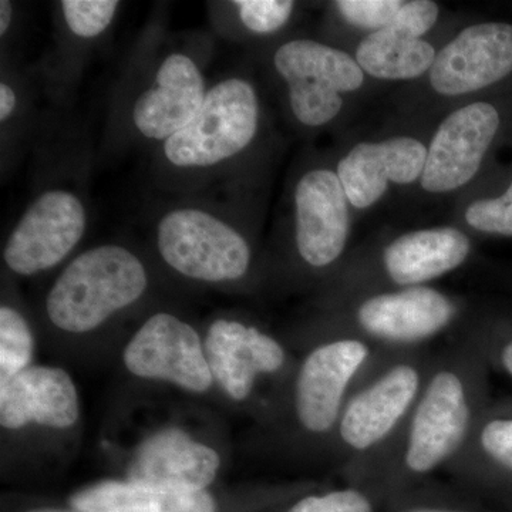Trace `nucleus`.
Returning <instances> with one entry per match:
<instances>
[{"label": "nucleus", "instance_id": "1", "mask_svg": "<svg viewBox=\"0 0 512 512\" xmlns=\"http://www.w3.org/2000/svg\"><path fill=\"white\" fill-rule=\"evenodd\" d=\"M485 412V357L471 336L437 353L412 413L389 447L349 483L403 493L457 457Z\"/></svg>", "mask_w": 512, "mask_h": 512}, {"label": "nucleus", "instance_id": "2", "mask_svg": "<svg viewBox=\"0 0 512 512\" xmlns=\"http://www.w3.org/2000/svg\"><path fill=\"white\" fill-rule=\"evenodd\" d=\"M436 355L427 346L375 349L350 389L332 444L349 481L396 439Z\"/></svg>", "mask_w": 512, "mask_h": 512}, {"label": "nucleus", "instance_id": "3", "mask_svg": "<svg viewBox=\"0 0 512 512\" xmlns=\"http://www.w3.org/2000/svg\"><path fill=\"white\" fill-rule=\"evenodd\" d=\"M323 339L355 338L384 349L427 346L463 318L456 296L433 286L366 293L339 302Z\"/></svg>", "mask_w": 512, "mask_h": 512}, {"label": "nucleus", "instance_id": "4", "mask_svg": "<svg viewBox=\"0 0 512 512\" xmlns=\"http://www.w3.org/2000/svg\"><path fill=\"white\" fill-rule=\"evenodd\" d=\"M146 289V268L136 255L119 245H101L77 256L60 274L47 295V315L64 332H90Z\"/></svg>", "mask_w": 512, "mask_h": 512}, {"label": "nucleus", "instance_id": "5", "mask_svg": "<svg viewBox=\"0 0 512 512\" xmlns=\"http://www.w3.org/2000/svg\"><path fill=\"white\" fill-rule=\"evenodd\" d=\"M471 249V239L456 227L404 232L375 254L348 261L336 279V296L342 302L366 293L427 286L466 264Z\"/></svg>", "mask_w": 512, "mask_h": 512}, {"label": "nucleus", "instance_id": "6", "mask_svg": "<svg viewBox=\"0 0 512 512\" xmlns=\"http://www.w3.org/2000/svg\"><path fill=\"white\" fill-rule=\"evenodd\" d=\"M375 349L360 339L330 338L320 340L306 353L293 376L289 406L301 436L332 451L350 389Z\"/></svg>", "mask_w": 512, "mask_h": 512}, {"label": "nucleus", "instance_id": "7", "mask_svg": "<svg viewBox=\"0 0 512 512\" xmlns=\"http://www.w3.org/2000/svg\"><path fill=\"white\" fill-rule=\"evenodd\" d=\"M258 126L254 86L232 77L212 87L195 119L165 141L164 154L177 167H211L245 150Z\"/></svg>", "mask_w": 512, "mask_h": 512}, {"label": "nucleus", "instance_id": "8", "mask_svg": "<svg viewBox=\"0 0 512 512\" xmlns=\"http://www.w3.org/2000/svg\"><path fill=\"white\" fill-rule=\"evenodd\" d=\"M274 66L288 84L293 116L312 128L335 120L345 106L343 94L362 89L366 79L355 57L311 39L284 43L276 50Z\"/></svg>", "mask_w": 512, "mask_h": 512}, {"label": "nucleus", "instance_id": "9", "mask_svg": "<svg viewBox=\"0 0 512 512\" xmlns=\"http://www.w3.org/2000/svg\"><path fill=\"white\" fill-rule=\"evenodd\" d=\"M157 245L171 268L197 281H237L248 274L252 261L251 247L237 229L194 208L164 215Z\"/></svg>", "mask_w": 512, "mask_h": 512}, {"label": "nucleus", "instance_id": "10", "mask_svg": "<svg viewBox=\"0 0 512 512\" xmlns=\"http://www.w3.org/2000/svg\"><path fill=\"white\" fill-rule=\"evenodd\" d=\"M500 126V113L488 101H473L451 111L431 137L420 187L429 194H448L470 184Z\"/></svg>", "mask_w": 512, "mask_h": 512}, {"label": "nucleus", "instance_id": "11", "mask_svg": "<svg viewBox=\"0 0 512 512\" xmlns=\"http://www.w3.org/2000/svg\"><path fill=\"white\" fill-rule=\"evenodd\" d=\"M295 247L313 271H328L342 261L348 248L350 204L338 173L313 168L295 188Z\"/></svg>", "mask_w": 512, "mask_h": 512}, {"label": "nucleus", "instance_id": "12", "mask_svg": "<svg viewBox=\"0 0 512 512\" xmlns=\"http://www.w3.org/2000/svg\"><path fill=\"white\" fill-rule=\"evenodd\" d=\"M123 359L131 375L165 380L190 392H207L214 383L200 336L171 313L151 316L128 342Z\"/></svg>", "mask_w": 512, "mask_h": 512}, {"label": "nucleus", "instance_id": "13", "mask_svg": "<svg viewBox=\"0 0 512 512\" xmlns=\"http://www.w3.org/2000/svg\"><path fill=\"white\" fill-rule=\"evenodd\" d=\"M82 201L69 191H46L28 208L6 242V264L29 276L63 261L86 231Z\"/></svg>", "mask_w": 512, "mask_h": 512}, {"label": "nucleus", "instance_id": "14", "mask_svg": "<svg viewBox=\"0 0 512 512\" xmlns=\"http://www.w3.org/2000/svg\"><path fill=\"white\" fill-rule=\"evenodd\" d=\"M511 73L512 25L485 22L467 26L441 47L427 76L439 96L466 97Z\"/></svg>", "mask_w": 512, "mask_h": 512}, {"label": "nucleus", "instance_id": "15", "mask_svg": "<svg viewBox=\"0 0 512 512\" xmlns=\"http://www.w3.org/2000/svg\"><path fill=\"white\" fill-rule=\"evenodd\" d=\"M204 348L214 382L235 402L249 399L261 377L281 375L288 365L279 340L238 320H215Z\"/></svg>", "mask_w": 512, "mask_h": 512}, {"label": "nucleus", "instance_id": "16", "mask_svg": "<svg viewBox=\"0 0 512 512\" xmlns=\"http://www.w3.org/2000/svg\"><path fill=\"white\" fill-rule=\"evenodd\" d=\"M427 148L419 138L409 136L362 141L350 148L336 167L350 207L369 210L382 200L390 185L420 181Z\"/></svg>", "mask_w": 512, "mask_h": 512}, {"label": "nucleus", "instance_id": "17", "mask_svg": "<svg viewBox=\"0 0 512 512\" xmlns=\"http://www.w3.org/2000/svg\"><path fill=\"white\" fill-rule=\"evenodd\" d=\"M217 451L184 431L161 430L144 441L127 470V480L181 491H207L220 470Z\"/></svg>", "mask_w": 512, "mask_h": 512}, {"label": "nucleus", "instance_id": "18", "mask_svg": "<svg viewBox=\"0 0 512 512\" xmlns=\"http://www.w3.org/2000/svg\"><path fill=\"white\" fill-rule=\"evenodd\" d=\"M79 394L66 370L30 366L0 386V424L18 430L29 423L67 429L79 419Z\"/></svg>", "mask_w": 512, "mask_h": 512}, {"label": "nucleus", "instance_id": "19", "mask_svg": "<svg viewBox=\"0 0 512 512\" xmlns=\"http://www.w3.org/2000/svg\"><path fill=\"white\" fill-rule=\"evenodd\" d=\"M205 96L197 64L174 53L161 63L156 84L134 103V124L144 137L167 141L195 119Z\"/></svg>", "mask_w": 512, "mask_h": 512}, {"label": "nucleus", "instance_id": "20", "mask_svg": "<svg viewBox=\"0 0 512 512\" xmlns=\"http://www.w3.org/2000/svg\"><path fill=\"white\" fill-rule=\"evenodd\" d=\"M79 512H217L208 491H181L133 481H101L70 498Z\"/></svg>", "mask_w": 512, "mask_h": 512}, {"label": "nucleus", "instance_id": "21", "mask_svg": "<svg viewBox=\"0 0 512 512\" xmlns=\"http://www.w3.org/2000/svg\"><path fill=\"white\" fill-rule=\"evenodd\" d=\"M437 52L427 40L412 39L386 28L360 40L355 59L373 79L406 82L429 74Z\"/></svg>", "mask_w": 512, "mask_h": 512}, {"label": "nucleus", "instance_id": "22", "mask_svg": "<svg viewBox=\"0 0 512 512\" xmlns=\"http://www.w3.org/2000/svg\"><path fill=\"white\" fill-rule=\"evenodd\" d=\"M447 468L464 480H478L491 473L512 478V417L484 412Z\"/></svg>", "mask_w": 512, "mask_h": 512}, {"label": "nucleus", "instance_id": "23", "mask_svg": "<svg viewBox=\"0 0 512 512\" xmlns=\"http://www.w3.org/2000/svg\"><path fill=\"white\" fill-rule=\"evenodd\" d=\"M33 338L28 322L15 309L0 308V386L30 367Z\"/></svg>", "mask_w": 512, "mask_h": 512}, {"label": "nucleus", "instance_id": "24", "mask_svg": "<svg viewBox=\"0 0 512 512\" xmlns=\"http://www.w3.org/2000/svg\"><path fill=\"white\" fill-rule=\"evenodd\" d=\"M375 484L349 483L348 487L305 495L286 512H376Z\"/></svg>", "mask_w": 512, "mask_h": 512}, {"label": "nucleus", "instance_id": "25", "mask_svg": "<svg viewBox=\"0 0 512 512\" xmlns=\"http://www.w3.org/2000/svg\"><path fill=\"white\" fill-rule=\"evenodd\" d=\"M116 0H64L62 10L70 32L83 39L101 35L116 15Z\"/></svg>", "mask_w": 512, "mask_h": 512}, {"label": "nucleus", "instance_id": "26", "mask_svg": "<svg viewBox=\"0 0 512 512\" xmlns=\"http://www.w3.org/2000/svg\"><path fill=\"white\" fill-rule=\"evenodd\" d=\"M464 221L474 231L512 237V181L500 197L471 202L464 211Z\"/></svg>", "mask_w": 512, "mask_h": 512}, {"label": "nucleus", "instance_id": "27", "mask_svg": "<svg viewBox=\"0 0 512 512\" xmlns=\"http://www.w3.org/2000/svg\"><path fill=\"white\" fill-rule=\"evenodd\" d=\"M402 5L403 0H339L335 8L348 25L373 33L386 29Z\"/></svg>", "mask_w": 512, "mask_h": 512}, {"label": "nucleus", "instance_id": "28", "mask_svg": "<svg viewBox=\"0 0 512 512\" xmlns=\"http://www.w3.org/2000/svg\"><path fill=\"white\" fill-rule=\"evenodd\" d=\"M245 28L256 35H269L284 28L295 3L291 0H237L234 2Z\"/></svg>", "mask_w": 512, "mask_h": 512}, {"label": "nucleus", "instance_id": "29", "mask_svg": "<svg viewBox=\"0 0 512 512\" xmlns=\"http://www.w3.org/2000/svg\"><path fill=\"white\" fill-rule=\"evenodd\" d=\"M439 18V3L433 0H403V5L387 29L412 39H423L436 26Z\"/></svg>", "mask_w": 512, "mask_h": 512}, {"label": "nucleus", "instance_id": "30", "mask_svg": "<svg viewBox=\"0 0 512 512\" xmlns=\"http://www.w3.org/2000/svg\"><path fill=\"white\" fill-rule=\"evenodd\" d=\"M480 349L483 353L493 352L495 360H498L504 372L512 377V338L505 340L503 345L498 346V348H481L480 346Z\"/></svg>", "mask_w": 512, "mask_h": 512}, {"label": "nucleus", "instance_id": "31", "mask_svg": "<svg viewBox=\"0 0 512 512\" xmlns=\"http://www.w3.org/2000/svg\"><path fill=\"white\" fill-rule=\"evenodd\" d=\"M16 107V94L9 84H0V120L6 121Z\"/></svg>", "mask_w": 512, "mask_h": 512}, {"label": "nucleus", "instance_id": "32", "mask_svg": "<svg viewBox=\"0 0 512 512\" xmlns=\"http://www.w3.org/2000/svg\"><path fill=\"white\" fill-rule=\"evenodd\" d=\"M396 512H470L464 508L447 507V505L437 504H412L403 505L399 511Z\"/></svg>", "mask_w": 512, "mask_h": 512}, {"label": "nucleus", "instance_id": "33", "mask_svg": "<svg viewBox=\"0 0 512 512\" xmlns=\"http://www.w3.org/2000/svg\"><path fill=\"white\" fill-rule=\"evenodd\" d=\"M13 6L9 0H2L0 2V35H5L8 32L10 22H12Z\"/></svg>", "mask_w": 512, "mask_h": 512}, {"label": "nucleus", "instance_id": "34", "mask_svg": "<svg viewBox=\"0 0 512 512\" xmlns=\"http://www.w3.org/2000/svg\"><path fill=\"white\" fill-rule=\"evenodd\" d=\"M26 512H79V511L73 510V508H72V510H66V508L45 507V508H35V510H29Z\"/></svg>", "mask_w": 512, "mask_h": 512}]
</instances>
